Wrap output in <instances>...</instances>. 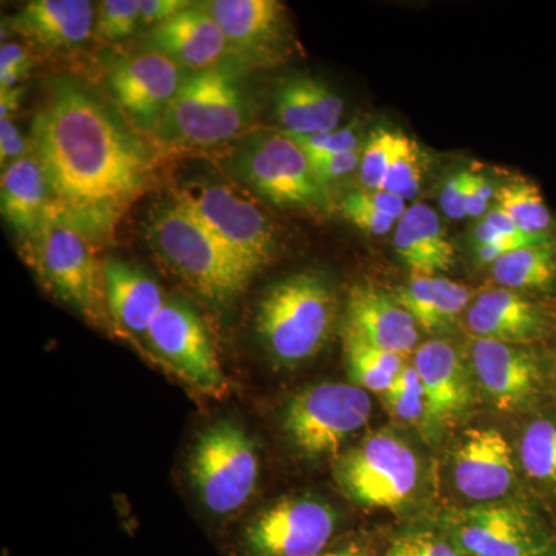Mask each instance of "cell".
I'll use <instances>...</instances> for the list:
<instances>
[{"label": "cell", "instance_id": "35", "mask_svg": "<svg viewBox=\"0 0 556 556\" xmlns=\"http://www.w3.org/2000/svg\"><path fill=\"white\" fill-rule=\"evenodd\" d=\"M396 134L397 130L379 127L372 130L365 141L358 169V181L364 190H382L383 179L396 144Z\"/></svg>", "mask_w": 556, "mask_h": 556}, {"label": "cell", "instance_id": "23", "mask_svg": "<svg viewBox=\"0 0 556 556\" xmlns=\"http://www.w3.org/2000/svg\"><path fill=\"white\" fill-rule=\"evenodd\" d=\"M11 24L46 49L73 50L84 46L94 31L97 9L87 0H33Z\"/></svg>", "mask_w": 556, "mask_h": 556}, {"label": "cell", "instance_id": "44", "mask_svg": "<svg viewBox=\"0 0 556 556\" xmlns=\"http://www.w3.org/2000/svg\"><path fill=\"white\" fill-rule=\"evenodd\" d=\"M192 5L193 2L189 0H139V16L142 25L159 27Z\"/></svg>", "mask_w": 556, "mask_h": 556}, {"label": "cell", "instance_id": "36", "mask_svg": "<svg viewBox=\"0 0 556 556\" xmlns=\"http://www.w3.org/2000/svg\"><path fill=\"white\" fill-rule=\"evenodd\" d=\"M139 0H104L97 10L94 33L104 40L130 38L141 24Z\"/></svg>", "mask_w": 556, "mask_h": 556}, {"label": "cell", "instance_id": "14", "mask_svg": "<svg viewBox=\"0 0 556 556\" xmlns=\"http://www.w3.org/2000/svg\"><path fill=\"white\" fill-rule=\"evenodd\" d=\"M192 72L156 51L119 62L109 76V89L121 112L148 134L159 129L164 112Z\"/></svg>", "mask_w": 556, "mask_h": 556}, {"label": "cell", "instance_id": "45", "mask_svg": "<svg viewBox=\"0 0 556 556\" xmlns=\"http://www.w3.org/2000/svg\"><path fill=\"white\" fill-rule=\"evenodd\" d=\"M24 90L16 87L11 90H0V119H9L21 105Z\"/></svg>", "mask_w": 556, "mask_h": 556}, {"label": "cell", "instance_id": "19", "mask_svg": "<svg viewBox=\"0 0 556 556\" xmlns=\"http://www.w3.org/2000/svg\"><path fill=\"white\" fill-rule=\"evenodd\" d=\"M204 7L228 39L229 49L249 61L280 56L288 36V17L277 0H211Z\"/></svg>", "mask_w": 556, "mask_h": 556}, {"label": "cell", "instance_id": "18", "mask_svg": "<svg viewBox=\"0 0 556 556\" xmlns=\"http://www.w3.org/2000/svg\"><path fill=\"white\" fill-rule=\"evenodd\" d=\"M413 365L426 388L433 431L456 424L473 404V369L459 348L434 338L420 343Z\"/></svg>", "mask_w": 556, "mask_h": 556}, {"label": "cell", "instance_id": "48", "mask_svg": "<svg viewBox=\"0 0 556 556\" xmlns=\"http://www.w3.org/2000/svg\"><path fill=\"white\" fill-rule=\"evenodd\" d=\"M538 556H556V544H555V546H552L551 548H548V551L543 552V554L538 555Z\"/></svg>", "mask_w": 556, "mask_h": 556}, {"label": "cell", "instance_id": "12", "mask_svg": "<svg viewBox=\"0 0 556 556\" xmlns=\"http://www.w3.org/2000/svg\"><path fill=\"white\" fill-rule=\"evenodd\" d=\"M470 365L482 393L501 412H535L556 393L552 358L533 345L473 339Z\"/></svg>", "mask_w": 556, "mask_h": 556}, {"label": "cell", "instance_id": "34", "mask_svg": "<svg viewBox=\"0 0 556 556\" xmlns=\"http://www.w3.org/2000/svg\"><path fill=\"white\" fill-rule=\"evenodd\" d=\"M424 166L419 144L404 131L397 130L393 156L383 179V192L393 193L405 201L415 199L422 186Z\"/></svg>", "mask_w": 556, "mask_h": 556}, {"label": "cell", "instance_id": "39", "mask_svg": "<svg viewBox=\"0 0 556 556\" xmlns=\"http://www.w3.org/2000/svg\"><path fill=\"white\" fill-rule=\"evenodd\" d=\"M31 68V56L16 42L2 43L0 49V90L16 89Z\"/></svg>", "mask_w": 556, "mask_h": 556}, {"label": "cell", "instance_id": "40", "mask_svg": "<svg viewBox=\"0 0 556 556\" xmlns=\"http://www.w3.org/2000/svg\"><path fill=\"white\" fill-rule=\"evenodd\" d=\"M470 170H457L450 175L439 197L442 212L450 219H464L468 217V189H470Z\"/></svg>", "mask_w": 556, "mask_h": 556}, {"label": "cell", "instance_id": "10", "mask_svg": "<svg viewBox=\"0 0 556 556\" xmlns=\"http://www.w3.org/2000/svg\"><path fill=\"white\" fill-rule=\"evenodd\" d=\"M371 413V397L364 388L320 383L289 401L283 426L303 456L336 457L348 439L367 426Z\"/></svg>", "mask_w": 556, "mask_h": 556}, {"label": "cell", "instance_id": "46", "mask_svg": "<svg viewBox=\"0 0 556 556\" xmlns=\"http://www.w3.org/2000/svg\"><path fill=\"white\" fill-rule=\"evenodd\" d=\"M318 556H371V554L361 547H348L343 548V551L329 552V554H321Z\"/></svg>", "mask_w": 556, "mask_h": 556}, {"label": "cell", "instance_id": "41", "mask_svg": "<svg viewBox=\"0 0 556 556\" xmlns=\"http://www.w3.org/2000/svg\"><path fill=\"white\" fill-rule=\"evenodd\" d=\"M362 149H364V146L354 150V152L343 153V155L311 164L321 186L328 190V186L332 182H338L342 178L350 177L354 172H358L361 169Z\"/></svg>", "mask_w": 556, "mask_h": 556}, {"label": "cell", "instance_id": "5", "mask_svg": "<svg viewBox=\"0 0 556 556\" xmlns=\"http://www.w3.org/2000/svg\"><path fill=\"white\" fill-rule=\"evenodd\" d=\"M94 241L65 219L49 217L25 240V254L47 291L84 317L104 318V281Z\"/></svg>", "mask_w": 556, "mask_h": 556}, {"label": "cell", "instance_id": "31", "mask_svg": "<svg viewBox=\"0 0 556 556\" xmlns=\"http://www.w3.org/2000/svg\"><path fill=\"white\" fill-rule=\"evenodd\" d=\"M348 372L354 386L368 393L383 394L393 386L405 365V357L380 350L354 332H343Z\"/></svg>", "mask_w": 556, "mask_h": 556}, {"label": "cell", "instance_id": "38", "mask_svg": "<svg viewBox=\"0 0 556 556\" xmlns=\"http://www.w3.org/2000/svg\"><path fill=\"white\" fill-rule=\"evenodd\" d=\"M386 556H463L444 530L417 529L391 544Z\"/></svg>", "mask_w": 556, "mask_h": 556}, {"label": "cell", "instance_id": "30", "mask_svg": "<svg viewBox=\"0 0 556 556\" xmlns=\"http://www.w3.org/2000/svg\"><path fill=\"white\" fill-rule=\"evenodd\" d=\"M495 206L506 212L526 236L541 240L556 239V218L532 179H507L497 188Z\"/></svg>", "mask_w": 556, "mask_h": 556}, {"label": "cell", "instance_id": "16", "mask_svg": "<svg viewBox=\"0 0 556 556\" xmlns=\"http://www.w3.org/2000/svg\"><path fill=\"white\" fill-rule=\"evenodd\" d=\"M453 479L457 492L478 504L496 503L514 492L518 482V457L501 431L470 428L455 453Z\"/></svg>", "mask_w": 556, "mask_h": 556}, {"label": "cell", "instance_id": "15", "mask_svg": "<svg viewBox=\"0 0 556 556\" xmlns=\"http://www.w3.org/2000/svg\"><path fill=\"white\" fill-rule=\"evenodd\" d=\"M146 339L153 353L192 386L218 390L225 383L203 320L182 300H166Z\"/></svg>", "mask_w": 556, "mask_h": 556}, {"label": "cell", "instance_id": "42", "mask_svg": "<svg viewBox=\"0 0 556 556\" xmlns=\"http://www.w3.org/2000/svg\"><path fill=\"white\" fill-rule=\"evenodd\" d=\"M497 188L493 186L485 175L471 172L470 189H468L467 212L468 217L484 218L492 211V203L496 201Z\"/></svg>", "mask_w": 556, "mask_h": 556}, {"label": "cell", "instance_id": "29", "mask_svg": "<svg viewBox=\"0 0 556 556\" xmlns=\"http://www.w3.org/2000/svg\"><path fill=\"white\" fill-rule=\"evenodd\" d=\"M518 464L536 492L556 507V408L541 409L522 430Z\"/></svg>", "mask_w": 556, "mask_h": 556}, {"label": "cell", "instance_id": "3", "mask_svg": "<svg viewBox=\"0 0 556 556\" xmlns=\"http://www.w3.org/2000/svg\"><path fill=\"white\" fill-rule=\"evenodd\" d=\"M148 240L156 255L208 302H229L249 285L236 260L178 199L150 217Z\"/></svg>", "mask_w": 556, "mask_h": 556}, {"label": "cell", "instance_id": "7", "mask_svg": "<svg viewBox=\"0 0 556 556\" xmlns=\"http://www.w3.org/2000/svg\"><path fill=\"white\" fill-rule=\"evenodd\" d=\"M252 280L277 254V236L265 212L223 182H192L177 193Z\"/></svg>", "mask_w": 556, "mask_h": 556}, {"label": "cell", "instance_id": "9", "mask_svg": "<svg viewBox=\"0 0 556 556\" xmlns=\"http://www.w3.org/2000/svg\"><path fill=\"white\" fill-rule=\"evenodd\" d=\"M229 167L241 182L276 206L318 208L328 203V190L318 181L308 156L281 131L244 139Z\"/></svg>", "mask_w": 556, "mask_h": 556}, {"label": "cell", "instance_id": "8", "mask_svg": "<svg viewBox=\"0 0 556 556\" xmlns=\"http://www.w3.org/2000/svg\"><path fill=\"white\" fill-rule=\"evenodd\" d=\"M334 477L358 506L399 510L415 496L420 466L404 439L393 431H376L338 457Z\"/></svg>", "mask_w": 556, "mask_h": 556}, {"label": "cell", "instance_id": "33", "mask_svg": "<svg viewBox=\"0 0 556 556\" xmlns=\"http://www.w3.org/2000/svg\"><path fill=\"white\" fill-rule=\"evenodd\" d=\"M388 415L401 426L433 431L426 388L415 365L405 362L393 386L382 394Z\"/></svg>", "mask_w": 556, "mask_h": 556}, {"label": "cell", "instance_id": "2", "mask_svg": "<svg viewBox=\"0 0 556 556\" xmlns=\"http://www.w3.org/2000/svg\"><path fill=\"white\" fill-rule=\"evenodd\" d=\"M338 317V295L320 270H300L277 281L263 295L257 332L274 361L302 364L327 345Z\"/></svg>", "mask_w": 556, "mask_h": 556}, {"label": "cell", "instance_id": "32", "mask_svg": "<svg viewBox=\"0 0 556 556\" xmlns=\"http://www.w3.org/2000/svg\"><path fill=\"white\" fill-rule=\"evenodd\" d=\"M342 214L362 232L383 237L396 228L407 212V201L383 190H361L343 199Z\"/></svg>", "mask_w": 556, "mask_h": 556}, {"label": "cell", "instance_id": "26", "mask_svg": "<svg viewBox=\"0 0 556 556\" xmlns=\"http://www.w3.org/2000/svg\"><path fill=\"white\" fill-rule=\"evenodd\" d=\"M2 215L24 240L35 236L50 212V188L38 156L28 155L2 170Z\"/></svg>", "mask_w": 556, "mask_h": 556}, {"label": "cell", "instance_id": "37", "mask_svg": "<svg viewBox=\"0 0 556 556\" xmlns=\"http://www.w3.org/2000/svg\"><path fill=\"white\" fill-rule=\"evenodd\" d=\"M292 139L306 153L311 164L320 163V161L354 152V150L362 148L357 123L346 124V126L339 127L334 131H327V134Z\"/></svg>", "mask_w": 556, "mask_h": 556}, {"label": "cell", "instance_id": "6", "mask_svg": "<svg viewBox=\"0 0 556 556\" xmlns=\"http://www.w3.org/2000/svg\"><path fill=\"white\" fill-rule=\"evenodd\" d=\"M442 530L463 556H538L556 544L555 519L525 501L463 508Z\"/></svg>", "mask_w": 556, "mask_h": 556}, {"label": "cell", "instance_id": "27", "mask_svg": "<svg viewBox=\"0 0 556 556\" xmlns=\"http://www.w3.org/2000/svg\"><path fill=\"white\" fill-rule=\"evenodd\" d=\"M393 295L430 334L450 331L473 302L471 288L442 276H413Z\"/></svg>", "mask_w": 556, "mask_h": 556}, {"label": "cell", "instance_id": "4", "mask_svg": "<svg viewBox=\"0 0 556 556\" xmlns=\"http://www.w3.org/2000/svg\"><path fill=\"white\" fill-rule=\"evenodd\" d=\"M249 119L251 104L240 72L223 62L185 80L155 135L166 144L207 148L239 137Z\"/></svg>", "mask_w": 556, "mask_h": 556}, {"label": "cell", "instance_id": "25", "mask_svg": "<svg viewBox=\"0 0 556 556\" xmlns=\"http://www.w3.org/2000/svg\"><path fill=\"white\" fill-rule=\"evenodd\" d=\"M393 232L394 251L413 276H441L455 266V244L438 212L428 204L408 206Z\"/></svg>", "mask_w": 556, "mask_h": 556}, {"label": "cell", "instance_id": "21", "mask_svg": "<svg viewBox=\"0 0 556 556\" xmlns=\"http://www.w3.org/2000/svg\"><path fill=\"white\" fill-rule=\"evenodd\" d=\"M346 331L371 345L405 357L419 346V327L394 295L371 285H357L346 303Z\"/></svg>", "mask_w": 556, "mask_h": 556}, {"label": "cell", "instance_id": "22", "mask_svg": "<svg viewBox=\"0 0 556 556\" xmlns=\"http://www.w3.org/2000/svg\"><path fill=\"white\" fill-rule=\"evenodd\" d=\"M276 116L281 134L311 137L340 127L345 102L325 80L311 76H291L278 86Z\"/></svg>", "mask_w": 556, "mask_h": 556}, {"label": "cell", "instance_id": "47", "mask_svg": "<svg viewBox=\"0 0 556 556\" xmlns=\"http://www.w3.org/2000/svg\"><path fill=\"white\" fill-rule=\"evenodd\" d=\"M552 338H554V346H552L551 358H552V365H554V375H555V383H556V329H555L554 336H552Z\"/></svg>", "mask_w": 556, "mask_h": 556}, {"label": "cell", "instance_id": "24", "mask_svg": "<svg viewBox=\"0 0 556 556\" xmlns=\"http://www.w3.org/2000/svg\"><path fill=\"white\" fill-rule=\"evenodd\" d=\"M101 268L110 316L124 331L146 338L166 303L160 285L141 268L121 260L110 258Z\"/></svg>", "mask_w": 556, "mask_h": 556}, {"label": "cell", "instance_id": "17", "mask_svg": "<svg viewBox=\"0 0 556 556\" xmlns=\"http://www.w3.org/2000/svg\"><path fill=\"white\" fill-rule=\"evenodd\" d=\"M466 324L473 339L535 345L554 336L556 316L540 300L500 287L473 299Z\"/></svg>", "mask_w": 556, "mask_h": 556}, {"label": "cell", "instance_id": "11", "mask_svg": "<svg viewBox=\"0 0 556 556\" xmlns=\"http://www.w3.org/2000/svg\"><path fill=\"white\" fill-rule=\"evenodd\" d=\"M190 478L208 511L219 517L248 503L258 481V456L248 434L229 420L214 424L201 434Z\"/></svg>", "mask_w": 556, "mask_h": 556}, {"label": "cell", "instance_id": "43", "mask_svg": "<svg viewBox=\"0 0 556 556\" xmlns=\"http://www.w3.org/2000/svg\"><path fill=\"white\" fill-rule=\"evenodd\" d=\"M31 152L27 138L21 134L20 127L13 121L0 119V163L5 169L13 161L22 159Z\"/></svg>", "mask_w": 556, "mask_h": 556}, {"label": "cell", "instance_id": "13", "mask_svg": "<svg viewBox=\"0 0 556 556\" xmlns=\"http://www.w3.org/2000/svg\"><path fill=\"white\" fill-rule=\"evenodd\" d=\"M338 511L314 496L281 501L249 525L248 556H318L334 536Z\"/></svg>", "mask_w": 556, "mask_h": 556}, {"label": "cell", "instance_id": "28", "mask_svg": "<svg viewBox=\"0 0 556 556\" xmlns=\"http://www.w3.org/2000/svg\"><path fill=\"white\" fill-rule=\"evenodd\" d=\"M493 278L511 291L552 295L556 291V239L507 252L492 265Z\"/></svg>", "mask_w": 556, "mask_h": 556}, {"label": "cell", "instance_id": "1", "mask_svg": "<svg viewBox=\"0 0 556 556\" xmlns=\"http://www.w3.org/2000/svg\"><path fill=\"white\" fill-rule=\"evenodd\" d=\"M30 142L49 181V215L93 241L112 236L153 179L155 164L144 139L118 110L68 76L49 84Z\"/></svg>", "mask_w": 556, "mask_h": 556}, {"label": "cell", "instance_id": "20", "mask_svg": "<svg viewBox=\"0 0 556 556\" xmlns=\"http://www.w3.org/2000/svg\"><path fill=\"white\" fill-rule=\"evenodd\" d=\"M146 51H156L170 58L189 72L218 67L229 43L225 33L203 3H193L177 16L150 30Z\"/></svg>", "mask_w": 556, "mask_h": 556}]
</instances>
